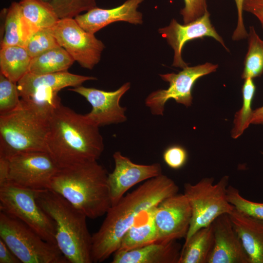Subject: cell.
Segmentation results:
<instances>
[{
    "instance_id": "obj_36",
    "label": "cell",
    "mask_w": 263,
    "mask_h": 263,
    "mask_svg": "<svg viewBox=\"0 0 263 263\" xmlns=\"http://www.w3.org/2000/svg\"><path fill=\"white\" fill-rule=\"evenodd\" d=\"M243 10L258 19L263 30V0H244Z\"/></svg>"
},
{
    "instance_id": "obj_16",
    "label": "cell",
    "mask_w": 263,
    "mask_h": 263,
    "mask_svg": "<svg viewBox=\"0 0 263 263\" xmlns=\"http://www.w3.org/2000/svg\"><path fill=\"white\" fill-rule=\"evenodd\" d=\"M113 158L114 168L108 175L112 206L116 204L134 185L162 174L161 166L158 163L137 164L123 155L120 151L115 152Z\"/></svg>"
},
{
    "instance_id": "obj_10",
    "label": "cell",
    "mask_w": 263,
    "mask_h": 263,
    "mask_svg": "<svg viewBox=\"0 0 263 263\" xmlns=\"http://www.w3.org/2000/svg\"><path fill=\"white\" fill-rule=\"evenodd\" d=\"M218 65L206 62L192 67L187 66L177 74H160L161 78L169 82L167 89H159L151 93L145 100L146 105L153 115H163L166 103L170 99L186 107L192 102L191 91L199 78L216 71Z\"/></svg>"
},
{
    "instance_id": "obj_4",
    "label": "cell",
    "mask_w": 263,
    "mask_h": 263,
    "mask_svg": "<svg viewBox=\"0 0 263 263\" xmlns=\"http://www.w3.org/2000/svg\"><path fill=\"white\" fill-rule=\"evenodd\" d=\"M35 194L39 206L54 221L56 245L69 263H92L87 216L51 189L36 190Z\"/></svg>"
},
{
    "instance_id": "obj_25",
    "label": "cell",
    "mask_w": 263,
    "mask_h": 263,
    "mask_svg": "<svg viewBox=\"0 0 263 263\" xmlns=\"http://www.w3.org/2000/svg\"><path fill=\"white\" fill-rule=\"evenodd\" d=\"M74 61L70 55L59 46L32 58L29 72L43 75L68 71Z\"/></svg>"
},
{
    "instance_id": "obj_11",
    "label": "cell",
    "mask_w": 263,
    "mask_h": 263,
    "mask_svg": "<svg viewBox=\"0 0 263 263\" xmlns=\"http://www.w3.org/2000/svg\"><path fill=\"white\" fill-rule=\"evenodd\" d=\"M7 159V181L36 191L49 189L59 168L47 151L20 153Z\"/></svg>"
},
{
    "instance_id": "obj_40",
    "label": "cell",
    "mask_w": 263,
    "mask_h": 263,
    "mask_svg": "<svg viewBox=\"0 0 263 263\" xmlns=\"http://www.w3.org/2000/svg\"><path fill=\"white\" fill-rule=\"evenodd\" d=\"M43 0L44 1H46V2H51L52 0Z\"/></svg>"
},
{
    "instance_id": "obj_30",
    "label": "cell",
    "mask_w": 263,
    "mask_h": 263,
    "mask_svg": "<svg viewBox=\"0 0 263 263\" xmlns=\"http://www.w3.org/2000/svg\"><path fill=\"white\" fill-rule=\"evenodd\" d=\"M51 29H39L34 32L26 41L24 47L33 58L59 46Z\"/></svg>"
},
{
    "instance_id": "obj_17",
    "label": "cell",
    "mask_w": 263,
    "mask_h": 263,
    "mask_svg": "<svg viewBox=\"0 0 263 263\" xmlns=\"http://www.w3.org/2000/svg\"><path fill=\"white\" fill-rule=\"evenodd\" d=\"M212 225L214 242L207 263H249L229 214L218 217Z\"/></svg>"
},
{
    "instance_id": "obj_6",
    "label": "cell",
    "mask_w": 263,
    "mask_h": 263,
    "mask_svg": "<svg viewBox=\"0 0 263 263\" xmlns=\"http://www.w3.org/2000/svg\"><path fill=\"white\" fill-rule=\"evenodd\" d=\"M0 239L23 263H69L57 245L20 220L0 211Z\"/></svg>"
},
{
    "instance_id": "obj_27",
    "label": "cell",
    "mask_w": 263,
    "mask_h": 263,
    "mask_svg": "<svg viewBox=\"0 0 263 263\" xmlns=\"http://www.w3.org/2000/svg\"><path fill=\"white\" fill-rule=\"evenodd\" d=\"M248 47L244 61L242 79L254 78L263 73V40L257 34L254 26L249 27Z\"/></svg>"
},
{
    "instance_id": "obj_9",
    "label": "cell",
    "mask_w": 263,
    "mask_h": 263,
    "mask_svg": "<svg viewBox=\"0 0 263 263\" xmlns=\"http://www.w3.org/2000/svg\"><path fill=\"white\" fill-rule=\"evenodd\" d=\"M36 190L7 181L0 185V210L24 223L46 241L56 245L54 221L40 207Z\"/></svg>"
},
{
    "instance_id": "obj_38",
    "label": "cell",
    "mask_w": 263,
    "mask_h": 263,
    "mask_svg": "<svg viewBox=\"0 0 263 263\" xmlns=\"http://www.w3.org/2000/svg\"><path fill=\"white\" fill-rule=\"evenodd\" d=\"M8 174V160L0 157V185L7 181Z\"/></svg>"
},
{
    "instance_id": "obj_24",
    "label": "cell",
    "mask_w": 263,
    "mask_h": 263,
    "mask_svg": "<svg viewBox=\"0 0 263 263\" xmlns=\"http://www.w3.org/2000/svg\"><path fill=\"white\" fill-rule=\"evenodd\" d=\"M32 59L24 46L0 47V73L17 83L29 72Z\"/></svg>"
},
{
    "instance_id": "obj_8",
    "label": "cell",
    "mask_w": 263,
    "mask_h": 263,
    "mask_svg": "<svg viewBox=\"0 0 263 263\" xmlns=\"http://www.w3.org/2000/svg\"><path fill=\"white\" fill-rule=\"evenodd\" d=\"M97 80L93 76L73 74L68 71L43 75L27 73L18 82L20 98L35 109L50 117L61 103L59 91L66 87H75L89 80Z\"/></svg>"
},
{
    "instance_id": "obj_7",
    "label": "cell",
    "mask_w": 263,
    "mask_h": 263,
    "mask_svg": "<svg viewBox=\"0 0 263 263\" xmlns=\"http://www.w3.org/2000/svg\"><path fill=\"white\" fill-rule=\"evenodd\" d=\"M229 176L216 184L213 177L204 178L195 184H184V194L190 206L191 218L185 242L199 229L208 226L219 216L229 214L234 206L228 201L226 190Z\"/></svg>"
},
{
    "instance_id": "obj_13",
    "label": "cell",
    "mask_w": 263,
    "mask_h": 263,
    "mask_svg": "<svg viewBox=\"0 0 263 263\" xmlns=\"http://www.w3.org/2000/svg\"><path fill=\"white\" fill-rule=\"evenodd\" d=\"M191 218L190 206L184 193H177L162 201L154 213L156 242L166 243L185 238Z\"/></svg>"
},
{
    "instance_id": "obj_33",
    "label": "cell",
    "mask_w": 263,
    "mask_h": 263,
    "mask_svg": "<svg viewBox=\"0 0 263 263\" xmlns=\"http://www.w3.org/2000/svg\"><path fill=\"white\" fill-rule=\"evenodd\" d=\"M185 6L180 11L184 24L202 17L207 11L206 0H184Z\"/></svg>"
},
{
    "instance_id": "obj_26",
    "label": "cell",
    "mask_w": 263,
    "mask_h": 263,
    "mask_svg": "<svg viewBox=\"0 0 263 263\" xmlns=\"http://www.w3.org/2000/svg\"><path fill=\"white\" fill-rule=\"evenodd\" d=\"M22 14L36 30L51 29L59 20L50 2L42 0H20Z\"/></svg>"
},
{
    "instance_id": "obj_3",
    "label": "cell",
    "mask_w": 263,
    "mask_h": 263,
    "mask_svg": "<svg viewBox=\"0 0 263 263\" xmlns=\"http://www.w3.org/2000/svg\"><path fill=\"white\" fill-rule=\"evenodd\" d=\"M108 173L97 161L59 168L50 189L60 194L87 218L106 214L112 203Z\"/></svg>"
},
{
    "instance_id": "obj_32",
    "label": "cell",
    "mask_w": 263,
    "mask_h": 263,
    "mask_svg": "<svg viewBox=\"0 0 263 263\" xmlns=\"http://www.w3.org/2000/svg\"><path fill=\"white\" fill-rule=\"evenodd\" d=\"M20 103L17 83L0 73V114L13 111Z\"/></svg>"
},
{
    "instance_id": "obj_12",
    "label": "cell",
    "mask_w": 263,
    "mask_h": 263,
    "mask_svg": "<svg viewBox=\"0 0 263 263\" xmlns=\"http://www.w3.org/2000/svg\"><path fill=\"white\" fill-rule=\"evenodd\" d=\"M51 31L59 45L82 67L92 70L100 60L104 43L83 29L75 18L60 19Z\"/></svg>"
},
{
    "instance_id": "obj_37",
    "label": "cell",
    "mask_w": 263,
    "mask_h": 263,
    "mask_svg": "<svg viewBox=\"0 0 263 263\" xmlns=\"http://www.w3.org/2000/svg\"><path fill=\"white\" fill-rule=\"evenodd\" d=\"M13 251L0 239V263H20Z\"/></svg>"
},
{
    "instance_id": "obj_20",
    "label": "cell",
    "mask_w": 263,
    "mask_h": 263,
    "mask_svg": "<svg viewBox=\"0 0 263 263\" xmlns=\"http://www.w3.org/2000/svg\"><path fill=\"white\" fill-rule=\"evenodd\" d=\"M229 215L249 263H263V222L240 212L235 207Z\"/></svg>"
},
{
    "instance_id": "obj_31",
    "label": "cell",
    "mask_w": 263,
    "mask_h": 263,
    "mask_svg": "<svg viewBox=\"0 0 263 263\" xmlns=\"http://www.w3.org/2000/svg\"><path fill=\"white\" fill-rule=\"evenodd\" d=\"M50 3L59 19L74 18L96 7V0H52Z\"/></svg>"
},
{
    "instance_id": "obj_22",
    "label": "cell",
    "mask_w": 263,
    "mask_h": 263,
    "mask_svg": "<svg viewBox=\"0 0 263 263\" xmlns=\"http://www.w3.org/2000/svg\"><path fill=\"white\" fill-rule=\"evenodd\" d=\"M5 13L4 33L0 47L24 46L28 38L37 30L24 18L19 2H12Z\"/></svg>"
},
{
    "instance_id": "obj_1",
    "label": "cell",
    "mask_w": 263,
    "mask_h": 263,
    "mask_svg": "<svg viewBox=\"0 0 263 263\" xmlns=\"http://www.w3.org/2000/svg\"><path fill=\"white\" fill-rule=\"evenodd\" d=\"M178 190L174 181L162 174L146 181L112 206L100 227L92 235L93 263L104 262L113 254L124 234L144 212Z\"/></svg>"
},
{
    "instance_id": "obj_39",
    "label": "cell",
    "mask_w": 263,
    "mask_h": 263,
    "mask_svg": "<svg viewBox=\"0 0 263 263\" xmlns=\"http://www.w3.org/2000/svg\"><path fill=\"white\" fill-rule=\"evenodd\" d=\"M251 124L263 125V106L253 111Z\"/></svg>"
},
{
    "instance_id": "obj_29",
    "label": "cell",
    "mask_w": 263,
    "mask_h": 263,
    "mask_svg": "<svg viewBox=\"0 0 263 263\" xmlns=\"http://www.w3.org/2000/svg\"><path fill=\"white\" fill-rule=\"evenodd\" d=\"M228 202L240 212L263 222V203L255 202L244 198L239 190L231 185L226 190Z\"/></svg>"
},
{
    "instance_id": "obj_14",
    "label": "cell",
    "mask_w": 263,
    "mask_h": 263,
    "mask_svg": "<svg viewBox=\"0 0 263 263\" xmlns=\"http://www.w3.org/2000/svg\"><path fill=\"white\" fill-rule=\"evenodd\" d=\"M130 87V83L126 82L114 91H105L81 85L69 90L81 95L89 102L92 110L84 115L89 121L99 127L127 120L126 108L120 106V101Z\"/></svg>"
},
{
    "instance_id": "obj_2",
    "label": "cell",
    "mask_w": 263,
    "mask_h": 263,
    "mask_svg": "<svg viewBox=\"0 0 263 263\" xmlns=\"http://www.w3.org/2000/svg\"><path fill=\"white\" fill-rule=\"evenodd\" d=\"M47 144L59 168L97 161L104 149L99 127L62 103L50 117Z\"/></svg>"
},
{
    "instance_id": "obj_23",
    "label": "cell",
    "mask_w": 263,
    "mask_h": 263,
    "mask_svg": "<svg viewBox=\"0 0 263 263\" xmlns=\"http://www.w3.org/2000/svg\"><path fill=\"white\" fill-rule=\"evenodd\" d=\"M214 242L212 223L199 229L184 243L178 263H207Z\"/></svg>"
},
{
    "instance_id": "obj_5",
    "label": "cell",
    "mask_w": 263,
    "mask_h": 263,
    "mask_svg": "<svg viewBox=\"0 0 263 263\" xmlns=\"http://www.w3.org/2000/svg\"><path fill=\"white\" fill-rule=\"evenodd\" d=\"M50 117L20 98L15 110L0 114V157L48 151Z\"/></svg>"
},
{
    "instance_id": "obj_18",
    "label": "cell",
    "mask_w": 263,
    "mask_h": 263,
    "mask_svg": "<svg viewBox=\"0 0 263 263\" xmlns=\"http://www.w3.org/2000/svg\"><path fill=\"white\" fill-rule=\"evenodd\" d=\"M144 0H127L114 8H93L75 18L85 31L94 34L109 24L117 21H125L137 25L143 23V15L137 10Z\"/></svg>"
},
{
    "instance_id": "obj_21",
    "label": "cell",
    "mask_w": 263,
    "mask_h": 263,
    "mask_svg": "<svg viewBox=\"0 0 263 263\" xmlns=\"http://www.w3.org/2000/svg\"><path fill=\"white\" fill-rule=\"evenodd\" d=\"M157 206L144 212L123 237L117 251H126L156 242L157 231L154 221Z\"/></svg>"
},
{
    "instance_id": "obj_35",
    "label": "cell",
    "mask_w": 263,
    "mask_h": 263,
    "mask_svg": "<svg viewBox=\"0 0 263 263\" xmlns=\"http://www.w3.org/2000/svg\"><path fill=\"white\" fill-rule=\"evenodd\" d=\"M237 11V23L234 30L232 39L234 41H239L247 38L248 33L244 27L243 20V12L244 0H235Z\"/></svg>"
},
{
    "instance_id": "obj_15",
    "label": "cell",
    "mask_w": 263,
    "mask_h": 263,
    "mask_svg": "<svg viewBox=\"0 0 263 263\" xmlns=\"http://www.w3.org/2000/svg\"><path fill=\"white\" fill-rule=\"evenodd\" d=\"M158 31L173 50L172 65L174 67L183 69L188 66L182 58V50L186 43L196 38H212L229 52L223 38L212 24L208 11L200 18L187 24H181L172 19L168 26L159 28Z\"/></svg>"
},
{
    "instance_id": "obj_28",
    "label": "cell",
    "mask_w": 263,
    "mask_h": 263,
    "mask_svg": "<svg viewBox=\"0 0 263 263\" xmlns=\"http://www.w3.org/2000/svg\"><path fill=\"white\" fill-rule=\"evenodd\" d=\"M256 90L253 78L244 79L242 87L243 105L241 108L235 114L231 136L236 139L240 136L251 124L253 111L251 103Z\"/></svg>"
},
{
    "instance_id": "obj_34",
    "label": "cell",
    "mask_w": 263,
    "mask_h": 263,
    "mask_svg": "<svg viewBox=\"0 0 263 263\" xmlns=\"http://www.w3.org/2000/svg\"><path fill=\"white\" fill-rule=\"evenodd\" d=\"M163 157L165 162L169 167L179 169L186 164L188 154L183 147L174 145L169 147L164 151Z\"/></svg>"
},
{
    "instance_id": "obj_19",
    "label": "cell",
    "mask_w": 263,
    "mask_h": 263,
    "mask_svg": "<svg viewBox=\"0 0 263 263\" xmlns=\"http://www.w3.org/2000/svg\"><path fill=\"white\" fill-rule=\"evenodd\" d=\"M176 241L155 242L126 251H116L112 263H178L182 250Z\"/></svg>"
}]
</instances>
